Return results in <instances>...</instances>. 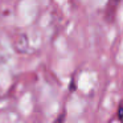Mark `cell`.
I'll return each mask as SVG.
<instances>
[{"label": "cell", "mask_w": 123, "mask_h": 123, "mask_svg": "<svg viewBox=\"0 0 123 123\" xmlns=\"http://www.w3.org/2000/svg\"><path fill=\"white\" fill-rule=\"evenodd\" d=\"M117 1H122V0H117Z\"/></svg>", "instance_id": "cell-2"}, {"label": "cell", "mask_w": 123, "mask_h": 123, "mask_svg": "<svg viewBox=\"0 0 123 123\" xmlns=\"http://www.w3.org/2000/svg\"><path fill=\"white\" fill-rule=\"evenodd\" d=\"M118 117H119V119L123 122V103L119 106V110H118Z\"/></svg>", "instance_id": "cell-1"}]
</instances>
